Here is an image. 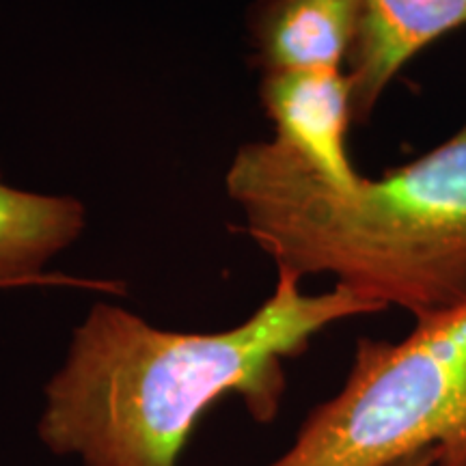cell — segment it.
Here are the masks:
<instances>
[{"label": "cell", "mask_w": 466, "mask_h": 466, "mask_svg": "<svg viewBox=\"0 0 466 466\" xmlns=\"http://www.w3.org/2000/svg\"><path fill=\"white\" fill-rule=\"evenodd\" d=\"M300 285L302 277L277 270L258 311L220 333L165 330L97 302L46 384L39 439L85 466H177L197 421L227 395H240L255 421H275L285 360L341 319L380 313L341 285L324 294Z\"/></svg>", "instance_id": "cell-1"}, {"label": "cell", "mask_w": 466, "mask_h": 466, "mask_svg": "<svg viewBox=\"0 0 466 466\" xmlns=\"http://www.w3.org/2000/svg\"><path fill=\"white\" fill-rule=\"evenodd\" d=\"M359 0H258L248 31L255 61L277 69H348Z\"/></svg>", "instance_id": "cell-6"}, {"label": "cell", "mask_w": 466, "mask_h": 466, "mask_svg": "<svg viewBox=\"0 0 466 466\" xmlns=\"http://www.w3.org/2000/svg\"><path fill=\"white\" fill-rule=\"evenodd\" d=\"M225 188L277 270L335 277L380 311L400 307L415 319L466 300V124L352 188L255 141L236 151Z\"/></svg>", "instance_id": "cell-2"}, {"label": "cell", "mask_w": 466, "mask_h": 466, "mask_svg": "<svg viewBox=\"0 0 466 466\" xmlns=\"http://www.w3.org/2000/svg\"><path fill=\"white\" fill-rule=\"evenodd\" d=\"M85 203L69 195L15 188L0 168V289L83 281L48 275L58 255L83 238Z\"/></svg>", "instance_id": "cell-7"}, {"label": "cell", "mask_w": 466, "mask_h": 466, "mask_svg": "<svg viewBox=\"0 0 466 466\" xmlns=\"http://www.w3.org/2000/svg\"><path fill=\"white\" fill-rule=\"evenodd\" d=\"M441 462V451L436 447H428V450H419L412 453H406L398 460H393L387 466H439Z\"/></svg>", "instance_id": "cell-8"}, {"label": "cell", "mask_w": 466, "mask_h": 466, "mask_svg": "<svg viewBox=\"0 0 466 466\" xmlns=\"http://www.w3.org/2000/svg\"><path fill=\"white\" fill-rule=\"evenodd\" d=\"M259 97L275 141L324 182L352 188L363 175L350 158L354 91L348 69L264 72Z\"/></svg>", "instance_id": "cell-4"}, {"label": "cell", "mask_w": 466, "mask_h": 466, "mask_svg": "<svg viewBox=\"0 0 466 466\" xmlns=\"http://www.w3.org/2000/svg\"><path fill=\"white\" fill-rule=\"evenodd\" d=\"M466 26V0H359L348 61L354 121L370 119L408 63L442 35Z\"/></svg>", "instance_id": "cell-5"}, {"label": "cell", "mask_w": 466, "mask_h": 466, "mask_svg": "<svg viewBox=\"0 0 466 466\" xmlns=\"http://www.w3.org/2000/svg\"><path fill=\"white\" fill-rule=\"evenodd\" d=\"M428 447L466 466V300L400 341L360 337L343 387L268 466H387Z\"/></svg>", "instance_id": "cell-3"}]
</instances>
